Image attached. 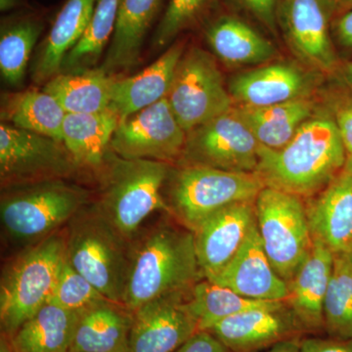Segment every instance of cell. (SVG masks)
<instances>
[{"mask_svg": "<svg viewBox=\"0 0 352 352\" xmlns=\"http://www.w3.org/2000/svg\"><path fill=\"white\" fill-rule=\"evenodd\" d=\"M344 171L352 175V153L347 156L346 166H344Z\"/></svg>", "mask_w": 352, "mask_h": 352, "instance_id": "cell-47", "label": "cell"}, {"mask_svg": "<svg viewBox=\"0 0 352 352\" xmlns=\"http://www.w3.org/2000/svg\"><path fill=\"white\" fill-rule=\"evenodd\" d=\"M342 74H344V78L347 85L352 89V63L346 64L344 66V69H342Z\"/></svg>", "mask_w": 352, "mask_h": 352, "instance_id": "cell-45", "label": "cell"}, {"mask_svg": "<svg viewBox=\"0 0 352 352\" xmlns=\"http://www.w3.org/2000/svg\"><path fill=\"white\" fill-rule=\"evenodd\" d=\"M250 13L272 32H276L278 0H240Z\"/></svg>", "mask_w": 352, "mask_h": 352, "instance_id": "cell-37", "label": "cell"}, {"mask_svg": "<svg viewBox=\"0 0 352 352\" xmlns=\"http://www.w3.org/2000/svg\"><path fill=\"white\" fill-rule=\"evenodd\" d=\"M173 352H230L208 331H198Z\"/></svg>", "mask_w": 352, "mask_h": 352, "instance_id": "cell-38", "label": "cell"}, {"mask_svg": "<svg viewBox=\"0 0 352 352\" xmlns=\"http://www.w3.org/2000/svg\"><path fill=\"white\" fill-rule=\"evenodd\" d=\"M43 27L36 17L20 18L2 25L0 72L6 82L16 85L24 80L28 62Z\"/></svg>", "mask_w": 352, "mask_h": 352, "instance_id": "cell-32", "label": "cell"}, {"mask_svg": "<svg viewBox=\"0 0 352 352\" xmlns=\"http://www.w3.org/2000/svg\"><path fill=\"white\" fill-rule=\"evenodd\" d=\"M0 219L18 242L38 241L60 231L89 204L90 192L66 180L2 189Z\"/></svg>", "mask_w": 352, "mask_h": 352, "instance_id": "cell-6", "label": "cell"}, {"mask_svg": "<svg viewBox=\"0 0 352 352\" xmlns=\"http://www.w3.org/2000/svg\"><path fill=\"white\" fill-rule=\"evenodd\" d=\"M336 7L342 9L352 8V0H333Z\"/></svg>", "mask_w": 352, "mask_h": 352, "instance_id": "cell-46", "label": "cell"}, {"mask_svg": "<svg viewBox=\"0 0 352 352\" xmlns=\"http://www.w3.org/2000/svg\"><path fill=\"white\" fill-rule=\"evenodd\" d=\"M204 279L193 232L160 223L132 241L122 305L133 311L162 296L189 293Z\"/></svg>", "mask_w": 352, "mask_h": 352, "instance_id": "cell-2", "label": "cell"}, {"mask_svg": "<svg viewBox=\"0 0 352 352\" xmlns=\"http://www.w3.org/2000/svg\"><path fill=\"white\" fill-rule=\"evenodd\" d=\"M324 330L333 339H352V268L346 254H335L323 307Z\"/></svg>", "mask_w": 352, "mask_h": 352, "instance_id": "cell-34", "label": "cell"}, {"mask_svg": "<svg viewBox=\"0 0 352 352\" xmlns=\"http://www.w3.org/2000/svg\"><path fill=\"white\" fill-rule=\"evenodd\" d=\"M300 352H352V339L307 338L300 342Z\"/></svg>", "mask_w": 352, "mask_h": 352, "instance_id": "cell-39", "label": "cell"}, {"mask_svg": "<svg viewBox=\"0 0 352 352\" xmlns=\"http://www.w3.org/2000/svg\"><path fill=\"white\" fill-rule=\"evenodd\" d=\"M96 3L97 0H67L34 62L32 78L36 82L61 73L65 57L87 31Z\"/></svg>", "mask_w": 352, "mask_h": 352, "instance_id": "cell-25", "label": "cell"}, {"mask_svg": "<svg viewBox=\"0 0 352 352\" xmlns=\"http://www.w3.org/2000/svg\"><path fill=\"white\" fill-rule=\"evenodd\" d=\"M208 332L230 352H256L305 332L291 308H258L228 317Z\"/></svg>", "mask_w": 352, "mask_h": 352, "instance_id": "cell-17", "label": "cell"}, {"mask_svg": "<svg viewBox=\"0 0 352 352\" xmlns=\"http://www.w3.org/2000/svg\"><path fill=\"white\" fill-rule=\"evenodd\" d=\"M346 146L337 122L312 116L280 150L261 146L256 173L266 186L302 197L315 196L344 171Z\"/></svg>", "mask_w": 352, "mask_h": 352, "instance_id": "cell-1", "label": "cell"}, {"mask_svg": "<svg viewBox=\"0 0 352 352\" xmlns=\"http://www.w3.org/2000/svg\"><path fill=\"white\" fill-rule=\"evenodd\" d=\"M184 50V44L176 43L138 75L115 78L110 108L119 115L120 120L168 96Z\"/></svg>", "mask_w": 352, "mask_h": 352, "instance_id": "cell-21", "label": "cell"}, {"mask_svg": "<svg viewBox=\"0 0 352 352\" xmlns=\"http://www.w3.org/2000/svg\"><path fill=\"white\" fill-rule=\"evenodd\" d=\"M113 80L99 67L58 74L43 90L52 95L67 113L100 112L111 107Z\"/></svg>", "mask_w": 352, "mask_h": 352, "instance_id": "cell-27", "label": "cell"}, {"mask_svg": "<svg viewBox=\"0 0 352 352\" xmlns=\"http://www.w3.org/2000/svg\"><path fill=\"white\" fill-rule=\"evenodd\" d=\"M78 312L69 352H129L133 321L129 308L105 300Z\"/></svg>", "mask_w": 352, "mask_h": 352, "instance_id": "cell-22", "label": "cell"}, {"mask_svg": "<svg viewBox=\"0 0 352 352\" xmlns=\"http://www.w3.org/2000/svg\"><path fill=\"white\" fill-rule=\"evenodd\" d=\"M163 0H120L112 41L100 68L113 76L135 66Z\"/></svg>", "mask_w": 352, "mask_h": 352, "instance_id": "cell-24", "label": "cell"}, {"mask_svg": "<svg viewBox=\"0 0 352 352\" xmlns=\"http://www.w3.org/2000/svg\"><path fill=\"white\" fill-rule=\"evenodd\" d=\"M210 48L229 66H252L270 61L276 55L274 45L244 21L223 16L207 30Z\"/></svg>", "mask_w": 352, "mask_h": 352, "instance_id": "cell-26", "label": "cell"}, {"mask_svg": "<svg viewBox=\"0 0 352 352\" xmlns=\"http://www.w3.org/2000/svg\"><path fill=\"white\" fill-rule=\"evenodd\" d=\"M166 99L186 132L233 107L214 58L199 47L183 54Z\"/></svg>", "mask_w": 352, "mask_h": 352, "instance_id": "cell-10", "label": "cell"}, {"mask_svg": "<svg viewBox=\"0 0 352 352\" xmlns=\"http://www.w3.org/2000/svg\"><path fill=\"white\" fill-rule=\"evenodd\" d=\"M300 337L285 340L271 346L268 352H300Z\"/></svg>", "mask_w": 352, "mask_h": 352, "instance_id": "cell-42", "label": "cell"}, {"mask_svg": "<svg viewBox=\"0 0 352 352\" xmlns=\"http://www.w3.org/2000/svg\"><path fill=\"white\" fill-rule=\"evenodd\" d=\"M336 32L340 43L347 47H352V10L349 11L338 20Z\"/></svg>", "mask_w": 352, "mask_h": 352, "instance_id": "cell-41", "label": "cell"}, {"mask_svg": "<svg viewBox=\"0 0 352 352\" xmlns=\"http://www.w3.org/2000/svg\"><path fill=\"white\" fill-rule=\"evenodd\" d=\"M78 312L47 302L11 338L14 352H69Z\"/></svg>", "mask_w": 352, "mask_h": 352, "instance_id": "cell-28", "label": "cell"}, {"mask_svg": "<svg viewBox=\"0 0 352 352\" xmlns=\"http://www.w3.org/2000/svg\"><path fill=\"white\" fill-rule=\"evenodd\" d=\"M256 226L271 265L287 284L312 249L307 207L300 197L264 187L254 201Z\"/></svg>", "mask_w": 352, "mask_h": 352, "instance_id": "cell-8", "label": "cell"}, {"mask_svg": "<svg viewBox=\"0 0 352 352\" xmlns=\"http://www.w3.org/2000/svg\"><path fill=\"white\" fill-rule=\"evenodd\" d=\"M187 132L164 98L120 120L111 141V151L126 160L173 163L184 152Z\"/></svg>", "mask_w": 352, "mask_h": 352, "instance_id": "cell-12", "label": "cell"}, {"mask_svg": "<svg viewBox=\"0 0 352 352\" xmlns=\"http://www.w3.org/2000/svg\"><path fill=\"white\" fill-rule=\"evenodd\" d=\"M100 171L102 185L95 210L129 242L143 222L157 210H168L162 189L170 164L152 160H126L112 155Z\"/></svg>", "mask_w": 352, "mask_h": 352, "instance_id": "cell-3", "label": "cell"}, {"mask_svg": "<svg viewBox=\"0 0 352 352\" xmlns=\"http://www.w3.org/2000/svg\"><path fill=\"white\" fill-rule=\"evenodd\" d=\"M333 0H282L278 9L289 47L309 68L330 72L337 63L330 36Z\"/></svg>", "mask_w": 352, "mask_h": 352, "instance_id": "cell-13", "label": "cell"}, {"mask_svg": "<svg viewBox=\"0 0 352 352\" xmlns=\"http://www.w3.org/2000/svg\"><path fill=\"white\" fill-rule=\"evenodd\" d=\"M285 305V300H251L207 279L197 283L188 296L189 309L196 319L199 331H208L220 321L248 310Z\"/></svg>", "mask_w": 352, "mask_h": 352, "instance_id": "cell-31", "label": "cell"}, {"mask_svg": "<svg viewBox=\"0 0 352 352\" xmlns=\"http://www.w3.org/2000/svg\"><path fill=\"white\" fill-rule=\"evenodd\" d=\"M256 226L254 201H241L217 210L192 231L205 279L212 281L226 270Z\"/></svg>", "mask_w": 352, "mask_h": 352, "instance_id": "cell-15", "label": "cell"}, {"mask_svg": "<svg viewBox=\"0 0 352 352\" xmlns=\"http://www.w3.org/2000/svg\"><path fill=\"white\" fill-rule=\"evenodd\" d=\"M66 258V233L34 243L2 271L0 281L1 333L12 338L18 329L50 302Z\"/></svg>", "mask_w": 352, "mask_h": 352, "instance_id": "cell-4", "label": "cell"}, {"mask_svg": "<svg viewBox=\"0 0 352 352\" xmlns=\"http://www.w3.org/2000/svg\"><path fill=\"white\" fill-rule=\"evenodd\" d=\"M0 352H14L11 338L1 333L0 337Z\"/></svg>", "mask_w": 352, "mask_h": 352, "instance_id": "cell-43", "label": "cell"}, {"mask_svg": "<svg viewBox=\"0 0 352 352\" xmlns=\"http://www.w3.org/2000/svg\"><path fill=\"white\" fill-rule=\"evenodd\" d=\"M266 187L256 173H233L203 166H182L171 177L170 212L193 231L217 210L254 201Z\"/></svg>", "mask_w": 352, "mask_h": 352, "instance_id": "cell-7", "label": "cell"}, {"mask_svg": "<svg viewBox=\"0 0 352 352\" xmlns=\"http://www.w3.org/2000/svg\"><path fill=\"white\" fill-rule=\"evenodd\" d=\"M317 76L292 63H274L238 74L228 90L240 106L266 107L308 98Z\"/></svg>", "mask_w": 352, "mask_h": 352, "instance_id": "cell-16", "label": "cell"}, {"mask_svg": "<svg viewBox=\"0 0 352 352\" xmlns=\"http://www.w3.org/2000/svg\"><path fill=\"white\" fill-rule=\"evenodd\" d=\"M105 300L108 298L102 295L65 258L48 302L54 303L69 311L78 312Z\"/></svg>", "mask_w": 352, "mask_h": 352, "instance_id": "cell-35", "label": "cell"}, {"mask_svg": "<svg viewBox=\"0 0 352 352\" xmlns=\"http://www.w3.org/2000/svg\"><path fill=\"white\" fill-rule=\"evenodd\" d=\"M210 282L251 300L286 302L289 296L288 284L271 265L256 226L233 261Z\"/></svg>", "mask_w": 352, "mask_h": 352, "instance_id": "cell-18", "label": "cell"}, {"mask_svg": "<svg viewBox=\"0 0 352 352\" xmlns=\"http://www.w3.org/2000/svg\"><path fill=\"white\" fill-rule=\"evenodd\" d=\"M261 147L237 107H232L187 132L179 163L233 173H256Z\"/></svg>", "mask_w": 352, "mask_h": 352, "instance_id": "cell-11", "label": "cell"}, {"mask_svg": "<svg viewBox=\"0 0 352 352\" xmlns=\"http://www.w3.org/2000/svg\"><path fill=\"white\" fill-rule=\"evenodd\" d=\"M335 254L314 238L312 249L288 283L287 305L305 332L324 329L323 307L333 266Z\"/></svg>", "mask_w": 352, "mask_h": 352, "instance_id": "cell-19", "label": "cell"}, {"mask_svg": "<svg viewBox=\"0 0 352 352\" xmlns=\"http://www.w3.org/2000/svg\"><path fill=\"white\" fill-rule=\"evenodd\" d=\"M307 207L312 238L333 254L352 247V175L342 171Z\"/></svg>", "mask_w": 352, "mask_h": 352, "instance_id": "cell-20", "label": "cell"}, {"mask_svg": "<svg viewBox=\"0 0 352 352\" xmlns=\"http://www.w3.org/2000/svg\"><path fill=\"white\" fill-rule=\"evenodd\" d=\"M120 120L112 108L95 113H67L61 141L82 170L104 168Z\"/></svg>", "mask_w": 352, "mask_h": 352, "instance_id": "cell-23", "label": "cell"}, {"mask_svg": "<svg viewBox=\"0 0 352 352\" xmlns=\"http://www.w3.org/2000/svg\"><path fill=\"white\" fill-rule=\"evenodd\" d=\"M120 0H97L87 31L65 57L61 73L80 72L94 66L112 38Z\"/></svg>", "mask_w": 352, "mask_h": 352, "instance_id": "cell-33", "label": "cell"}, {"mask_svg": "<svg viewBox=\"0 0 352 352\" xmlns=\"http://www.w3.org/2000/svg\"><path fill=\"white\" fill-rule=\"evenodd\" d=\"M190 292L162 296L133 310L129 352H173L195 335L199 328L188 307Z\"/></svg>", "mask_w": 352, "mask_h": 352, "instance_id": "cell-14", "label": "cell"}, {"mask_svg": "<svg viewBox=\"0 0 352 352\" xmlns=\"http://www.w3.org/2000/svg\"><path fill=\"white\" fill-rule=\"evenodd\" d=\"M210 0H170L157 25L154 46L164 47L170 43L183 30L193 24L207 8Z\"/></svg>", "mask_w": 352, "mask_h": 352, "instance_id": "cell-36", "label": "cell"}, {"mask_svg": "<svg viewBox=\"0 0 352 352\" xmlns=\"http://www.w3.org/2000/svg\"><path fill=\"white\" fill-rule=\"evenodd\" d=\"M67 227V261L102 295L122 305L132 242L122 237L92 205L80 210Z\"/></svg>", "mask_w": 352, "mask_h": 352, "instance_id": "cell-5", "label": "cell"}, {"mask_svg": "<svg viewBox=\"0 0 352 352\" xmlns=\"http://www.w3.org/2000/svg\"><path fill=\"white\" fill-rule=\"evenodd\" d=\"M22 4L23 0H0V9L1 11H8L22 6Z\"/></svg>", "mask_w": 352, "mask_h": 352, "instance_id": "cell-44", "label": "cell"}, {"mask_svg": "<svg viewBox=\"0 0 352 352\" xmlns=\"http://www.w3.org/2000/svg\"><path fill=\"white\" fill-rule=\"evenodd\" d=\"M82 170L63 142L2 122L0 126L1 188L66 180Z\"/></svg>", "mask_w": 352, "mask_h": 352, "instance_id": "cell-9", "label": "cell"}, {"mask_svg": "<svg viewBox=\"0 0 352 352\" xmlns=\"http://www.w3.org/2000/svg\"><path fill=\"white\" fill-rule=\"evenodd\" d=\"M67 112L44 90H25L9 97L1 109L6 124L61 141Z\"/></svg>", "mask_w": 352, "mask_h": 352, "instance_id": "cell-30", "label": "cell"}, {"mask_svg": "<svg viewBox=\"0 0 352 352\" xmlns=\"http://www.w3.org/2000/svg\"><path fill=\"white\" fill-rule=\"evenodd\" d=\"M237 109L259 144L268 149L280 150L314 116V104L305 98L266 107L239 106Z\"/></svg>", "mask_w": 352, "mask_h": 352, "instance_id": "cell-29", "label": "cell"}, {"mask_svg": "<svg viewBox=\"0 0 352 352\" xmlns=\"http://www.w3.org/2000/svg\"><path fill=\"white\" fill-rule=\"evenodd\" d=\"M346 254L347 261H349V264H351L352 268V247L351 248V249H349V251L346 252V254Z\"/></svg>", "mask_w": 352, "mask_h": 352, "instance_id": "cell-48", "label": "cell"}, {"mask_svg": "<svg viewBox=\"0 0 352 352\" xmlns=\"http://www.w3.org/2000/svg\"><path fill=\"white\" fill-rule=\"evenodd\" d=\"M336 122L349 156L352 153V105L340 110L336 118Z\"/></svg>", "mask_w": 352, "mask_h": 352, "instance_id": "cell-40", "label": "cell"}]
</instances>
